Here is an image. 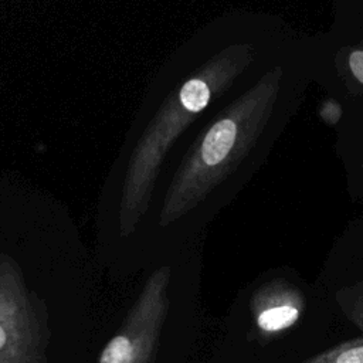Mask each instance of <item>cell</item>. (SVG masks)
<instances>
[{
	"mask_svg": "<svg viewBox=\"0 0 363 363\" xmlns=\"http://www.w3.org/2000/svg\"><path fill=\"white\" fill-rule=\"evenodd\" d=\"M210 96L211 89L206 79H189L179 92L180 108L176 106V109L164 111V118L159 119L155 123L153 130H150L142 140L125 184L121 207L122 235H128L135 230L147 207L152 180L163 152H166L169 143L184 126L189 118L207 106Z\"/></svg>",
	"mask_w": 363,
	"mask_h": 363,
	"instance_id": "7a4b0ae2",
	"label": "cell"
},
{
	"mask_svg": "<svg viewBox=\"0 0 363 363\" xmlns=\"http://www.w3.org/2000/svg\"><path fill=\"white\" fill-rule=\"evenodd\" d=\"M299 363H363V335L337 343Z\"/></svg>",
	"mask_w": 363,
	"mask_h": 363,
	"instance_id": "5b68a950",
	"label": "cell"
},
{
	"mask_svg": "<svg viewBox=\"0 0 363 363\" xmlns=\"http://www.w3.org/2000/svg\"><path fill=\"white\" fill-rule=\"evenodd\" d=\"M337 299L346 316L363 332V284L353 288L352 295H337Z\"/></svg>",
	"mask_w": 363,
	"mask_h": 363,
	"instance_id": "8992f818",
	"label": "cell"
},
{
	"mask_svg": "<svg viewBox=\"0 0 363 363\" xmlns=\"http://www.w3.org/2000/svg\"><path fill=\"white\" fill-rule=\"evenodd\" d=\"M170 268H156L145 281L121 328L106 342L98 363H153L169 313Z\"/></svg>",
	"mask_w": 363,
	"mask_h": 363,
	"instance_id": "3957f363",
	"label": "cell"
},
{
	"mask_svg": "<svg viewBox=\"0 0 363 363\" xmlns=\"http://www.w3.org/2000/svg\"><path fill=\"white\" fill-rule=\"evenodd\" d=\"M349 67H350V71L354 75V78L360 84H363V51L362 50H356L350 54Z\"/></svg>",
	"mask_w": 363,
	"mask_h": 363,
	"instance_id": "52a82bcc",
	"label": "cell"
},
{
	"mask_svg": "<svg viewBox=\"0 0 363 363\" xmlns=\"http://www.w3.org/2000/svg\"><path fill=\"white\" fill-rule=\"evenodd\" d=\"M50 315L17 261L0 254V363H48Z\"/></svg>",
	"mask_w": 363,
	"mask_h": 363,
	"instance_id": "6da1fadb",
	"label": "cell"
},
{
	"mask_svg": "<svg viewBox=\"0 0 363 363\" xmlns=\"http://www.w3.org/2000/svg\"><path fill=\"white\" fill-rule=\"evenodd\" d=\"M250 306L257 330L269 337L298 323L305 311V299L298 288L275 279L254 292Z\"/></svg>",
	"mask_w": 363,
	"mask_h": 363,
	"instance_id": "277c9868",
	"label": "cell"
}]
</instances>
